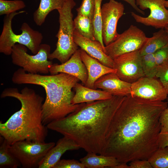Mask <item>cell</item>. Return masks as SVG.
<instances>
[{
    "instance_id": "cell-1",
    "label": "cell",
    "mask_w": 168,
    "mask_h": 168,
    "mask_svg": "<svg viewBox=\"0 0 168 168\" xmlns=\"http://www.w3.org/2000/svg\"><path fill=\"white\" fill-rule=\"evenodd\" d=\"M167 104L126 96L111 122L101 155L120 163L148 160L159 148V118Z\"/></svg>"
},
{
    "instance_id": "cell-2",
    "label": "cell",
    "mask_w": 168,
    "mask_h": 168,
    "mask_svg": "<svg viewBox=\"0 0 168 168\" xmlns=\"http://www.w3.org/2000/svg\"><path fill=\"white\" fill-rule=\"evenodd\" d=\"M126 96H113L82 103L75 111L47 127L73 140L87 152L101 155L111 122Z\"/></svg>"
},
{
    "instance_id": "cell-3",
    "label": "cell",
    "mask_w": 168,
    "mask_h": 168,
    "mask_svg": "<svg viewBox=\"0 0 168 168\" xmlns=\"http://www.w3.org/2000/svg\"><path fill=\"white\" fill-rule=\"evenodd\" d=\"M1 98H14L21 104V108L4 123L0 122V135L11 145L24 140L44 142L48 129L42 122L44 98L33 89L25 87L5 89Z\"/></svg>"
},
{
    "instance_id": "cell-4",
    "label": "cell",
    "mask_w": 168,
    "mask_h": 168,
    "mask_svg": "<svg viewBox=\"0 0 168 168\" xmlns=\"http://www.w3.org/2000/svg\"><path fill=\"white\" fill-rule=\"evenodd\" d=\"M12 81L16 84H31L44 88L46 98L42 106V122L46 126L74 112L82 104H72L74 95L72 89L80 80L67 73L32 74L20 68L13 73Z\"/></svg>"
},
{
    "instance_id": "cell-5",
    "label": "cell",
    "mask_w": 168,
    "mask_h": 168,
    "mask_svg": "<svg viewBox=\"0 0 168 168\" xmlns=\"http://www.w3.org/2000/svg\"><path fill=\"white\" fill-rule=\"evenodd\" d=\"M25 12H15L6 15L3 19L2 31L0 36V52L6 55H11L13 46L19 44L26 46L34 54L38 52L43 36L41 33L32 29L26 22L22 24L20 30L22 33L17 34L12 27V20L16 15Z\"/></svg>"
},
{
    "instance_id": "cell-6",
    "label": "cell",
    "mask_w": 168,
    "mask_h": 168,
    "mask_svg": "<svg viewBox=\"0 0 168 168\" xmlns=\"http://www.w3.org/2000/svg\"><path fill=\"white\" fill-rule=\"evenodd\" d=\"M76 5L74 0H64L62 7L57 10L59 23V29L56 35L58 41L56 49L49 55V60L56 59L63 63L78 49V46L73 40L74 28L72 12Z\"/></svg>"
},
{
    "instance_id": "cell-7",
    "label": "cell",
    "mask_w": 168,
    "mask_h": 168,
    "mask_svg": "<svg viewBox=\"0 0 168 168\" xmlns=\"http://www.w3.org/2000/svg\"><path fill=\"white\" fill-rule=\"evenodd\" d=\"M27 48L19 44L13 46L11 55L13 64L32 74L45 75L49 72V68L53 64L49 59L50 54V46L41 44L37 53L33 55L27 53Z\"/></svg>"
},
{
    "instance_id": "cell-8",
    "label": "cell",
    "mask_w": 168,
    "mask_h": 168,
    "mask_svg": "<svg viewBox=\"0 0 168 168\" xmlns=\"http://www.w3.org/2000/svg\"><path fill=\"white\" fill-rule=\"evenodd\" d=\"M55 145L54 142L46 143L24 140L10 145L9 149L21 167L37 168Z\"/></svg>"
},
{
    "instance_id": "cell-9",
    "label": "cell",
    "mask_w": 168,
    "mask_h": 168,
    "mask_svg": "<svg viewBox=\"0 0 168 168\" xmlns=\"http://www.w3.org/2000/svg\"><path fill=\"white\" fill-rule=\"evenodd\" d=\"M147 38L142 30L131 25L122 33L119 34L114 41L105 46L104 52L114 60L121 55L139 50Z\"/></svg>"
},
{
    "instance_id": "cell-10",
    "label": "cell",
    "mask_w": 168,
    "mask_h": 168,
    "mask_svg": "<svg viewBox=\"0 0 168 168\" xmlns=\"http://www.w3.org/2000/svg\"><path fill=\"white\" fill-rule=\"evenodd\" d=\"M142 10L148 9L149 15L143 17L131 12V16L138 23L156 29L164 28L168 24V9L164 5L166 0H135Z\"/></svg>"
},
{
    "instance_id": "cell-11",
    "label": "cell",
    "mask_w": 168,
    "mask_h": 168,
    "mask_svg": "<svg viewBox=\"0 0 168 168\" xmlns=\"http://www.w3.org/2000/svg\"><path fill=\"white\" fill-rule=\"evenodd\" d=\"M124 7L121 2L109 0L101 7L102 34L106 46L114 41L119 34L117 27L118 21L124 14Z\"/></svg>"
},
{
    "instance_id": "cell-12",
    "label": "cell",
    "mask_w": 168,
    "mask_h": 168,
    "mask_svg": "<svg viewBox=\"0 0 168 168\" xmlns=\"http://www.w3.org/2000/svg\"><path fill=\"white\" fill-rule=\"evenodd\" d=\"M139 50L121 55L114 59V68L121 80L132 83L145 76Z\"/></svg>"
},
{
    "instance_id": "cell-13",
    "label": "cell",
    "mask_w": 168,
    "mask_h": 168,
    "mask_svg": "<svg viewBox=\"0 0 168 168\" xmlns=\"http://www.w3.org/2000/svg\"><path fill=\"white\" fill-rule=\"evenodd\" d=\"M130 95L151 101H163L168 94L159 79L144 76L132 83Z\"/></svg>"
},
{
    "instance_id": "cell-14",
    "label": "cell",
    "mask_w": 168,
    "mask_h": 168,
    "mask_svg": "<svg viewBox=\"0 0 168 168\" xmlns=\"http://www.w3.org/2000/svg\"><path fill=\"white\" fill-rule=\"evenodd\" d=\"M49 72L51 75L64 73L72 75L78 78L85 85L88 78L87 70L81 59L79 49L65 62L60 64H53Z\"/></svg>"
},
{
    "instance_id": "cell-15",
    "label": "cell",
    "mask_w": 168,
    "mask_h": 168,
    "mask_svg": "<svg viewBox=\"0 0 168 168\" xmlns=\"http://www.w3.org/2000/svg\"><path fill=\"white\" fill-rule=\"evenodd\" d=\"M132 83L120 79L115 73L105 74L95 82V89H100L112 96H126L130 95Z\"/></svg>"
},
{
    "instance_id": "cell-16",
    "label": "cell",
    "mask_w": 168,
    "mask_h": 168,
    "mask_svg": "<svg viewBox=\"0 0 168 168\" xmlns=\"http://www.w3.org/2000/svg\"><path fill=\"white\" fill-rule=\"evenodd\" d=\"M73 40L75 43L88 54L95 58L103 65L113 68L114 60L104 52L103 48L100 42L85 38L74 30Z\"/></svg>"
},
{
    "instance_id": "cell-17",
    "label": "cell",
    "mask_w": 168,
    "mask_h": 168,
    "mask_svg": "<svg viewBox=\"0 0 168 168\" xmlns=\"http://www.w3.org/2000/svg\"><path fill=\"white\" fill-rule=\"evenodd\" d=\"M81 59L85 64L88 72V78L85 86L94 89L96 81L101 76L110 73L116 72V70L106 66L88 54L84 51L79 49Z\"/></svg>"
},
{
    "instance_id": "cell-18",
    "label": "cell",
    "mask_w": 168,
    "mask_h": 168,
    "mask_svg": "<svg viewBox=\"0 0 168 168\" xmlns=\"http://www.w3.org/2000/svg\"><path fill=\"white\" fill-rule=\"evenodd\" d=\"M80 148L73 140L63 136L58 140L56 145L48 152L39 168H53L67 151L77 150Z\"/></svg>"
},
{
    "instance_id": "cell-19",
    "label": "cell",
    "mask_w": 168,
    "mask_h": 168,
    "mask_svg": "<svg viewBox=\"0 0 168 168\" xmlns=\"http://www.w3.org/2000/svg\"><path fill=\"white\" fill-rule=\"evenodd\" d=\"M73 89L75 93L71 101L73 104L107 100L113 96L105 91L89 88L78 82L75 84Z\"/></svg>"
},
{
    "instance_id": "cell-20",
    "label": "cell",
    "mask_w": 168,
    "mask_h": 168,
    "mask_svg": "<svg viewBox=\"0 0 168 168\" xmlns=\"http://www.w3.org/2000/svg\"><path fill=\"white\" fill-rule=\"evenodd\" d=\"M92 152H87V155L80 159V161L86 168H114L120 162L115 157L105 156Z\"/></svg>"
},
{
    "instance_id": "cell-21",
    "label": "cell",
    "mask_w": 168,
    "mask_h": 168,
    "mask_svg": "<svg viewBox=\"0 0 168 168\" xmlns=\"http://www.w3.org/2000/svg\"><path fill=\"white\" fill-rule=\"evenodd\" d=\"M168 44V34L164 28L154 33L152 36L148 38L145 43L139 50L141 56L154 53Z\"/></svg>"
},
{
    "instance_id": "cell-22",
    "label": "cell",
    "mask_w": 168,
    "mask_h": 168,
    "mask_svg": "<svg viewBox=\"0 0 168 168\" xmlns=\"http://www.w3.org/2000/svg\"><path fill=\"white\" fill-rule=\"evenodd\" d=\"M64 0H40L38 8L33 14V20L36 25L41 26L47 15L54 10L61 8Z\"/></svg>"
},
{
    "instance_id": "cell-23",
    "label": "cell",
    "mask_w": 168,
    "mask_h": 168,
    "mask_svg": "<svg viewBox=\"0 0 168 168\" xmlns=\"http://www.w3.org/2000/svg\"><path fill=\"white\" fill-rule=\"evenodd\" d=\"M73 23L74 30L80 35L92 40H96L92 19L77 14L73 20Z\"/></svg>"
},
{
    "instance_id": "cell-24",
    "label": "cell",
    "mask_w": 168,
    "mask_h": 168,
    "mask_svg": "<svg viewBox=\"0 0 168 168\" xmlns=\"http://www.w3.org/2000/svg\"><path fill=\"white\" fill-rule=\"evenodd\" d=\"M10 145L2 137H0V168H17L21 165L9 150Z\"/></svg>"
},
{
    "instance_id": "cell-25",
    "label": "cell",
    "mask_w": 168,
    "mask_h": 168,
    "mask_svg": "<svg viewBox=\"0 0 168 168\" xmlns=\"http://www.w3.org/2000/svg\"><path fill=\"white\" fill-rule=\"evenodd\" d=\"M148 161L152 168H168V146L159 147Z\"/></svg>"
},
{
    "instance_id": "cell-26",
    "label": "cell",
    "mask_w": 168,
    "mask_h": 168,
    "mask_svg": "<svg viewBox=\"0 0 168 168\" xmlns=\"http://www.w3.org/2000/svg\"><path fill=\"white\" fill-rule=\"evenodd\" d=\"M102 0H95V7L93 19L96 40L101 44L104 50L105 46L103 41L102 34V18L101 4Z\"/></svg>"
},
{
    "instance_id": "cell-27",
    "label": "cell",
    "mask_w": 168,
    "mask_h": 168,
    "mask_svg": "<svg viewBox=\"0 0 168 168\" xmlns=\"http://www.w3.org/2000/svg\"><path fill=\"white\" fill-rule=\"evenodd\" d=\"M141 62L145 76L150 78L156 77L158 66L156 63L154 53L141 56Z\"/></svg>"
},
{
    "instance_id": "cell-28",
    "label": "cell",
    "mask_w": 168,
    "mask_h": 168,
    "mask_svg": "<svg viewBox=\"0 0 168 168\" xmlns=\"http://www.w3.org/2000/svg\"><path fill=\"white\" fill-rule=\"evenodd\" d=\"M26 6L21 0H0V15H8L16 12Z\"/></svg>"
},
{
    "instance_id": "cell-29",
    "label": "cell",
    "mask_w": 168,
    "mask_h": 168,
    "mask_svg": "<svg viewBox=\"0 0 168 168\" xmlns=\"http://www.w3.org/2000/svg\"><path fill=\"white\" fill-rule=\"evenodd\" d=\"M95 7V0H82L80 6L77 8V14L93 19Z\"/></svg>"
},
{
    "instance_id": "cell-30",
    "label": "cell",
    "mask_w": 168,
    "mask_h": 168,
    "mask_svg": "<svg viewBox=\"0 0 168 168\" xmlns=\"http://www.w3.org/2000/svg\"><path fill=\"white\" fill-rule=\"evenodd\" d=\"M156 77L159 78L168 95V60L158 66Z\"/></svg>"
},
{
    "instance_id": "cell-31",
    "label": "cell",
    "mask_w": 168,
    "mask_h": 168,
    "mask_svg": "<svg viewBox=\"0 0 168 168\" xmlns=\"http://www.w3.org/2000/svg\"><path fill=\"white\" fill-rule=\"evenodd\" d=\"M53 168H85L81 162L74 159H60Z\"/></svg>"
},
{
    "instance_id": "cell-32",
    "label": "cell",
    "mask_w": 168,
    "mask_h": 168,
    "mask_svg": "<svg viewBox=\"0 0 168 168\" xmlns=\"http://www.w3.org/2000/svg\"><path fill=\"white\" fill-rule=\"evenodd\" d=\"M154 54L158 66L166 62L168 60V44L157 50Z\"/></svg>"
},
{
    "instance_id": "cell-33",
    "label": "cell",
    "mask_w": 168,
    "mask_h": 168,
    "mask_svg": "<svg viewBox=\"0 0 168 168\" xmlns=\"http://www.w3.org/2000/svg\"><path fill=\"white\" fill-rule=\"evenodd\" d=\"M159 122L161 125L160 133H168V108L165 109L161 113L159 118Z\"/></svg>"
},
{
    "instance_id": "cell-34",
    "label": "cell",
    "mask_w": 168,
    "mask_h": 168,
    "mask_svg": "<svg viewBox=\"0 0 168 168\" xmlns=\"http://www.w3.org/2000/svg\"><path fill=\"white\" fill-rule=\"evenodd\" d=\"M129 168H152L151 164L145 160H136L130 162Z\"/></svg>"
},
{
    "instance_id": "cell-35",
    "label": "cell",
    "mask_w": 168,
    "mask_h": 168,
    "mask_svg": "<svg viewBox=\"0 0 168 168\" xmlns=\"http://www.w3.org/2000/svg\"><path fill=\"white\" fill-rule=\"evenodd\" d=\"M157 141L159 147H164L168 146V133H160Z\"/></svg>"
},
{
    "instance_id": "cell-36",
    "label": "cell",
    "mask_w": 168,
    "mask_h": 168,
    "mask_svg": "<svg viewBox=\"0 0 168 168\" xmlns=\"http://www.w3.org/2000/svg\"><path fill=\"white\" fill-rule=\"evenodd\" d=\"M128 3L137 12L143 15H145V12L136 5L135 0H121Z\"/></svg>"
},
{
    "instance_id": "cell-37",
    "label": "cell",
    "mask_w": 168,
    "mask_h": 168,
    "mask_svg": "<svg viewBox=\"0 0 168 168\" xmlns=\"http://www.w3.org/2000/svg\"><path fill=\"white\" fill-rule=\"evenodd\" d=\"M114 168H129V166L126 163H120L116 166Z\"/></svg>"
},
{
    "instance_id": "cell-38",
    "label": "cell",
    "mask_w": 168,
    "mask_h": 168,
    "mask_svg": "<svg viewBox=\"0 0 168 168\" xmlns=\"http://www.w3.org/2000/svg\"><path fill=\"white\" fill-rule=\"evenodd\" d=\"M164 5L166 8H168V0L165 1L164 3Z\"/></svg>"
},
{
    "instance_id": "cell-39",
    "label": "cell",
    "mask_w": 168,
    "mask_h": 168,
    "mask_svg": "<svg viewBox=\"0 0 168 168\" xmlns=\"http://www.w3.org/2000/svg\"><path fill=\"white\" fill-rule=\"evenodd\" d=\"M164 29L168 34V24L165 26Z\"/></svg>"
},
{
    "instance_id": "cell-40",
    "label": "cell",
    "mask_w": 168,
    "mask_h": 168,
    "mask_svg": "<svg viewBox=\"0 0 168 168\" xmlns=\"http://www.w3.org/2000/svg\"><path fill=\"white\" fill-rule=\"evenodd\" d=\"M167 102V103H168V101Z\"/></svg>"
}]
</instances>
